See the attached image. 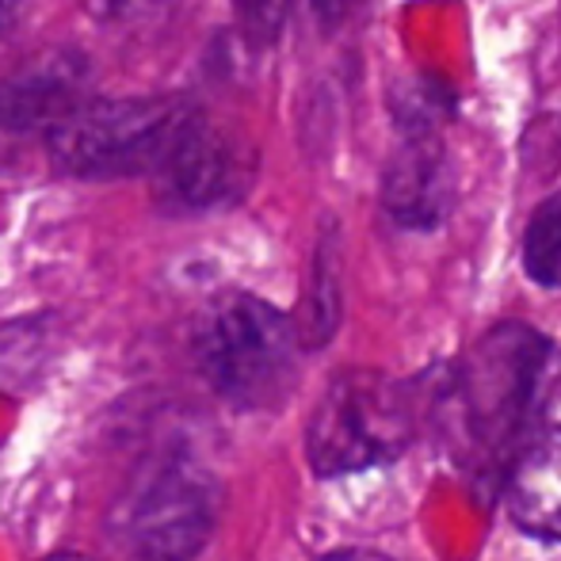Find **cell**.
I'll return each mask as SVG.
<instances>
[{
  "mask_svg": "<svg viewBox=\"0 0 561 561\" xmlns=\"http://www.w3.org/2000/svg\"><path fill=\"white\" fill-rule=\"evenodd\" d=\"M554 344L531 325L501 321L455 367L436 375V416L462 462L493 466L524 447L554 378Z\"/></svg>",
  "mask_w": 561,
  "mask_h": 561,
  "instance_id": "cell-1",
  "label": "cell"
},
{
  "mask_svg": "<svg viewBox=\"0 0 561 561\" xmlns=\"http://www.w3.org/2000/svg\"><path fill=\"white\" fill-rule=\"evenodd\" d=\"M295 321L256 295H226L195 329V359L233 409H279L298 378Z\"/></svg>",
  "mask_w": 561,
  "mask_h": 561,
  "instance_id": "cell-2",
  "label": "cell"
},
{
  "mask_svg": "<svg viewBox=\"0 0 561 561\" xmlns=\"http://www.w3.org/2000/svg\"><path fill=\"white\" fill-rule=\"evenodd\" d=\"M416 439V386L382 370H340L306 424L313 473L340 478L405 455Z\"/></svg>",
  "mask_w": 561,
  "mask_h": 561,
  "instance_id": "cell-3",
  "label": "cell"
},
{
  "mask_svg": "<svg viewBox=\"0 0 561 561\" xmlns=\"http://www.w3.org/2000/svg\"><path fill=\"white\" fill-rule=\"evenodd\" d=\"M195 112L176 96L84 100L50 130V157L81 180L153 176Z\"/></svg>",
  "mask_w": 561,
  "mask_h": 561,
  "instance_id": "cell-4",
  "label": "cell"
},
{
  "mask_svg": "<svg viewBox=\"0 0 561 561\" xmlns=\"http://www.w3.org/2000/svg\"><path fill=\"white\" fill-rule=\"evenodd\" d=\"M222 489L195 458L176 455L141 489L126 516V539L138 561H195L218 527Z\"/></svg>",
  "mask_w": 561,
  "mask_h": 561,
  "instance_id": "cell-5",
  "label": "cell"
},
{
  "mask_svg": "<svg viewBox=\"0 0 561 561\" xmlns=\"http://www.w3.org/2000/svg\"><path fill=\"white\" fill-rule=\"evenodd\" d=\"M252 172H256L252 149L195 112L153 176L164 207L195 215V210H222L241 203L252 187Z\"/></svg>",
  "mask_w": 561,
  "mask_h": 561,
  "instance_id": "cell-6",
  "label": "cell"
},
{
  "mask_svg": "<svg viewBox=\"0 0 561 561\" xmlns=\"http://www.w3.org/2000/svg\"><path fill=\"white\" fill-rule=\"evenodd\" d=\"M458 203L455 157L436 134L405 138L382 172V210L401 229H439Z\"/></svg>",
  "mask_w": 561,
  "mask_h": 561,
  "instance_id": "cell-7",
  "label": "cell"
},
{
  "mask_svg": "<svg viewBox=\"0 0 561 561\" xmlns=\"http://www.w3.org/2000/svg\"><path fill=\"white\" fill-rule=\"evenodd\" d=\"M504 504L524 535L561 542V428L542 432L516 450Z\"/></svg>",
  "mask_w": 561,
  "mask_h": 561,
  "instance_id": "cell-8",
  "label": "cell"
},
{
  "mask_svg": "<svg viewBox=\"0 0 561 561\" xmlns=\"http://www.w3.org/2000/svg\"><path fill=\"white\" fill-rule=\"evenodd\" d=\"M81 81V66L69 58L15 77L0 89V126H12V130L46 126V130H54L61 118L84 104Z\"/></svg>",
  "mask_w": 561,
  "mask_h": 561,
  "instance_id": "cell-9",
  "label": "cell"
},
{
  "mask_svg": "<svg viewBox=\"0 0 561 561\" xmlns=\"http://www.w3.org/2000/svg\"><path fill=\"white\" fill-rule=\"evenodd\" d=\"M340 321V256H336V233H321L318 252H313L310 287L302 298V313L295 318V333L302 347L329 344Z\"/></svg>",
  "mask_w": 561,
  "mask_h": 561,
  "instance_id": "cell-10",
  "label": "cell"
},
{
  "mask_svg": "<svg viewBox=\"0 0 561 561\" xmlns=\"http://www.w3.org/2000/svg\"><path fill=\"white\" fill-rule=\"evenodd\" d=\"M524 267L539 287L561 290V192L550 195L527 222Z\"/></svg>",
  "mask_w": 561,
  "mask_h": 561,
  "instance_id": "cell-11",
  "label": "cell"
},
{
  "mask_svg": "<svg viewBox=\"0 0 561 561\" xmlns=\"http://www.w3.org/2000/svg\"><path fill=\"white\" fill-rule=\"evenodd\" d=\"M447 112H450V92L439 81L416 77V81H401L393 89V115H398V126L409 138L432 134Z\"/></svg>",
  "mask_w": 561,
  "mask_h": 561,
  "instance_id": "cell-12",
  "label": "cell"
},
{
  "mask_svg": "<svg viewBox=\"0 0 561 561\" xmlns=\"http://www.w3.org/2000/svg\"><path fill=\"white\" fill-rule=\"evenodd\" d=\"M290 0H233L237 23L252 46H272L287 23Z\"/></svg>",
  "mask_w": 561,
  "mask_h": 561,
  "instance_id": "cell-13",
  "label": "cell"
},
{
  "mask_svg": "<svg viewBox=\"0 0 561 561\" xmlns=\"http://www.w3.org/2000/svg\"><path fill=\"white\" fill-rule=\"evenodd\" d=\"M180 0H92V12L115 27H138V23L161 20Z\"/></svg>",
  "mask_w": 561,
  "mask_h": 561,
  "instance_id": "cell-14",
  "label": "cell"
},
{
  "mask_svg": "<svg viewBox=\"0 0 561 561\" xmlns=\"http://www.w3.org/2000/svg\"><path fill=\"white\" fill-rule=\"evenodd\" d=\"M355 8H359V0H313V12L325 27H340Z\"/></svg>",
  "mask_w": 561,
  "mask_h": 561,
  "instance_id": "cell-15",
  "label": "cell"
},
{
  "mask_svg": "<svg viewBox=\"0 0 561 561\" xmlns=\"http://www.w3.org/2000/svg\"><path fill=\"white\" fill-rule=\"evenodd\" d=\"M325 561H393V558L378 554V550H336V554H329Z\"/></svg>",
  "mask_w": 561,
  "mask_h": 561,
  "instance_id": "cell-16",
  "label": "cell"
},
{
  "mask_svg": "<svg viewBox=\"0 0 561 561\" xmlns=\"http://www.w3.org/2000/svg\"><path fill=\"white\" fill-rule=\"evenodd\" d=\"M20 8H23V0H0V35L12 31V23L20 20Z\"/></svg>",
  "mask_w": 561,
  "mask_h": 561,
  "instance_id": "cell-17",
  "label": "cell"
},
{
  "mask_svg": "<svg viewBox=\"0 0 561 561\" xmlns=\"http://www.w3.org/2000/svg\"><path fill=\"white\" fill-rule=\"evenodd\" d=\"M46 561H84L81 554H54V558H46Z\"/></svg>",
  "mask_w": 561,
  "mask_h": 561,
  "instance_id": "cell-18",
  "label": "cell"
}]
</instances>
